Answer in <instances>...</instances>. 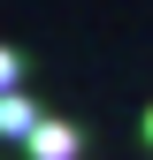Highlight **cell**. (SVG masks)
<instances>
[{"label": "cell", "mask_w": 153, "mask_h": 160, "mask_svg": "<svg viewBox=\"0 0 153 160\" xmlns=\"http://www.w3.org/2000/svg\"><path fill=\"white\" fill-rule=\"evenodd\" d=\"M31 160H76V130L69 122H38L31 130Z\"/></svg>", "instance_id": "obj_1"}, {"label": "cell", "mask_w": 153, "mask_h": 160, "mask_svg": "<svg viewBox=\"0 0 153 160\" xmlns=\"http://www.w3.org/2000/svg\"><path fill=\"white\" fill-rule=\"evenodd\" d=\"M0 130H15V137H31V130H38V114H31V99H23V92L0 99Z\"/></svg>", "instance_id": "obj_2"}, {"label": "cell", "mask_w": 153, "mask_h": 160, "mask_svg": "<svg viewBox=\"0 0 153 160\" xmlns=\"http://www.w3.org/2000/svg\"><path fill=\"white\" fill-rule=\"evenodd\" d=\"M145 130H153V122H145Z\"/></svg>", "instance_id": "obj_4"}, {"label": "cell", "mask_w": 153, "mask_h": 160, "mask_svg": "<svg viewBox=\"0 0 153 160\" xmlns=\"http://www.w3.org/2000/svg\"><path fill=\"white\" fill-rule=\"evenodd\" d=\"M8 84H15V53H0V99H8Z\"/></svg>", "instance_id": "obj_3"}]
</instances>
